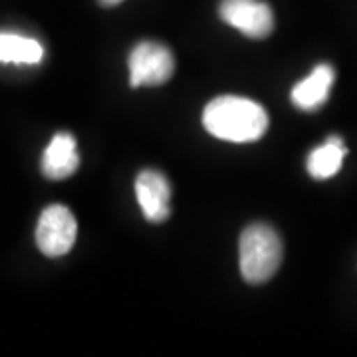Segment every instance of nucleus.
I'll list each match as a JSON object with an SVG mask.
<instances>
[{
    "label": "nucleus",
    "mask_w": 357,
    "mask_h": 357,
    "mask_svg": "<svg viewBox=\"0 0 357 357\" xmlns=\"http://www.w3.org/2000/svg\"><path fill=\"white\" fill-rule=\"evenodd\" d=\"M220 18L250 38H266L274 30L272 8L262 0H222Z\"/></svg>",
    "instance_id": "5"
},
{
    "label": "nucleus",
    "mask_w": 357,
    "mask_h": 357,
    "mask_svg": "<svg viewBox=\"0 0 357 357\" xmlns=\"http://www.w3.org/2000/svg\"><path fill=\"white\" fill-rule=\"evenodd\" d=\"M77 222L72 211L64 204H52L40 215L36 244L40 252L50 258L68 255L76 243Z\"/></svg>",
    "instance_id": "3"
},
{
    "label": "nucleus",
    "mask_w": 357,
    "mask_h": 357,
    "mask_svg": "<svg viewBox=\"0 0 357 357\" xmlns=\"http://www.w3.org/2000/svg\"><path fill=\"white\" fill-rule=\"evenodd\" d=\"M203 126L218 139L248 143L260 139L266 133L268 114L260 103L252 100L220 96L204 107Z\"/></svg>",
    "instance_id": "1"
},
{
    "label": "nucleus",
    "mask_w": 357,
    "mask_h": 357,
    "mask_svg": "<svg viewBox=\"0 0 357 357\" xmlns=\"http://www.w3.org/2000/svg\"><path fill=\"white\" fill-rule=\"evenodd\" d=\"M135 195L143 215L151 222H163L171 213V187L163 173L141 171L135 181Z\"/></svg>",
    "instance_id": "6"
},
{
    "label": "nucleus",
    "mask_w": 357,
    "mask_h": 357,
    "mask_svg": "<svg viewBox=\"0 0 357 357\" xmlns=\"http://www.w3.org/2000/svg\"><path fill=\"white\" fill-rule=\"evenodd\" d=\"M131 86H161L175 74V58L171 50L157 42H141L129 56Z\"/></svg>",
    "instance_id": "4"
},
{
    "label": "nucleus",
    "mask_w": 357,
    "mask_h": 357,
    "mask_svg": "<svg viewBox=\"0 0 357 357\" xmlns=\"http://www.w3.org/2000/svg\"><path fill=\"white\" fill-rule=\"evenodd\" d=\"M282 241L268 225H250L241 236V272L250 284L268 282L282 264Z\"/></svg>",
    "instance_id": "2"
},
{
    "label": "nucleus",
    "mask_w": 357,
    "mask_h": 357,
    "mask_svg": "<svg viewBox=\"0 0 357 357\" xmlns=\"http://www.w3.org/2000/svg\"><path fill=\"white\" fill-rule=\"evenodd\" d=\"M103 6H115V4H119L121 0H100Z\"/></svg>",
    "instance_id": "11"
},
{
    "label": "nucleus",
    "mask_w": 357,
    "mask_h": 357,
    "mask_svg": "<svg viewBox=\"0 0 357 357\" xmlns=\"http://www.w3.org/2000/svg\"><path fill=\"white\" fill-rule=\"evenodd\" d=\"M79 167L76 139L70 133H58L42 157V173L52 181L72 177Z\"/></svg>",
    "instance_id": "7"
},
{
    "label": "nucleus",
    "mask_w": 357,
    "mask_h": 357,
    "mask_svg": "<svg viewBox=\"0 0 357 357\" xmlns=\"http://www.w3.org/2000/svg\"><path fill=\"white\" fill-rule=\"evenodd\" d=\"M44 56V48L38 40L0 34V64H38Z\"/></svg>",
    "instance_id": "9"
},
{
    "label": "nucleus",
    "mask_w": 357,
    "mask_h": 357,
    "mask_svg": "<svg viewBox=\"0 0 357 357\" xmlns=\"http://www.w3.org/2000/svg\"><path fill=\"white\" fill-rule=\"evenodd\" d=\"M333 77H335V72H333L332 66L319 64L306 79H302L292 89L294 105L304 109V112H312V109L319 107L330 96Z\"/></svg>",
    "instance_id": "8"
},
{
    "label": "nucleus",
    "mask_w": 357,
    "mask_h": 357,
    "mask_svg": "<svg viewBox=\"0 0 357 357\" xmlns=\"http://www.w3.org/2000/svg\"><path fill=\"white\" fill-rule=\"evenodd\" d=\"M345 147L342 139L332 137L328 139L321 147L314 149L307 157V171L314 178H330L333 177L344 163Z\"/></svg>",
    "instance_id": "10"
}]
</instances>
